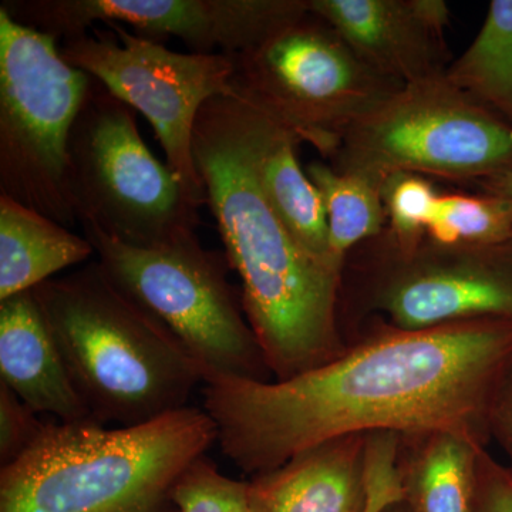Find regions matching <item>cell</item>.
Masks as SVG:
<instances>
[{"mask_svg":"<svg viewBox=\"0 0 512 512\" xmlns=\"http://www.w3.org/2000/svg\"><path fill=\"white\" fill-rule=\"evenodd\" d=\"M215 443L192 406L136 426L46 423L0 470V512H178L175 487Z\"/></svg>","mask_w":512,"mask_h":512,"instance_id":"obj_3","label":"cell"},{"mask_svg":"<svg viewBox=\"0 0 512 512\" xmlns=\"http://www.w3.org/2000/svg\"><path fill=\"white\" fill-rule=\"evenodd\" d=\"M269 123L238 96L214 97L198 114L192 153L249 326L272 375L285 380L345 352L342 275L299 247L266 197L259 164Z\"/></svg>","mask_w":512,"mask_h":512,"instance_id":"obj_2","label":"cell"},{"mask_svg":"<svg viewBox=\"0 0 512 512\" xmlns=\"http://www.w3.org/2000/svg\"><path fill=\"white\" fill-rule=\"evenodd\" d=\"M402 434L384 431L369 434L366 439L365 512H382L387 505L403 500Z\"/></svg>","mask_w":512,"mask_h":512,"instance_id":"obj_24","label":"cell"},{"mask_svg":"<svg viewBox=\"0 0 512 512\" xmlns=\"http://www.w3.org/2000/svg\"><path fill=\"white\" fill-rule=\"evenodd\" d=\"M481 191L485 194L495 195V197L504 198V200L512 202V170L498 177L485 180L478 184Z\"/></svg>","mask_w":512,"mask_h":512,"instance_id":"obj_28","label":"cell"},{"mask_svg":"<svg viewBox=\"0 0 512 512\" xmlns=\"http://www.w3.org/2000/svg\"><path fill=\"white\" fill-rule=\"evenodd\" d=\"M487 431L490 440H494L508 458L512 473V366L491 400Z\"/></svg>","mask_w":512,"mask_h":512,"instance_id":"obj_27","label":"cell"},{"mask_svg":"<svg viewBox=\"0 0 512 512\" xmlns=\"http://www.w3.org/2000/svg\"><path fill=\"white\" fill-rule=\"evenodd\" d=\"M0 383L37 414L60 423L93 420L33 289L0 301Z\"/></svg>","mask_w":512,"mask_h":512,"instance_id":"obj_14","label":"cell"},{"mask_svg":"<svg viewBox=\"0 0 512 512\" xmlns=\"http://www.w3.org/2000/svg\"><path fill=\"white\" fill-rule=\"evenodd\" d=\"M301 140L271 119L262 150V187L272 208L299 247L342 275L329 249V224L322 194L298 161Z\"/></svg>","mask_w":512,"mask_h":512,"instance_id":"obj_18","label":"cell"},{"mask_svg":"<svg viewBox=\"0 0 512 512\" xmlns=\"http://www.w3.org/2000/svg\"><path fill=\"white\" fill-rule=\"evenodd\" d=\"M511 366V320L421 330L386 323L289 379L204 380L202 409L224 456L255 477L319 444L384 431H463L487 444L491 400Z\"/></svg>","mask_w":512,"mask_h":512,"instance_id":"obj_1","label":"cell"},{"mask_svg":"<svg viewBox=\"0 0 512 512\" xmlns=\"http://www.w3.org/2000/svg\"><path fill=\"white\" fill-rule=\"evenodd\" d=\"M426 237L440 244L483 245L512 238V202L495 195H437Z\"/></svg>","mask_w":512,"mask_h":512,"instance_id":"obj_21","label":"cell"},{"mask_svg":"<svg viewBox=\"0 0 512 512\" xmlns=\"http://www.w3.org/2000/svg\"><path fill=\"white\" fill-rule=\"evenodd\" d=\"M92 82L63 59L56 37L0 8V195L67 228L80 225L70 133Z\"/></svg>","mask_w":512,"mask_h":512,"instance_id":"obj_6","label":"cell"},{"mask_svg":"<svg viewBox=\"0 0 512 512\" xmlns=\"http://www.w3.org/2000/svg\"><path fill=\"white\" fill-rule=\"evenodd\" d=\"M353 52L393 82L412 84L443 76L450 66L443 0H308Z\"/></svg>","mask_w":512,"mask_h":512,"instance_id":"obj_13","label":"cell"},{"mask_svg":"<svg viewBox=\"0 0 512 512\" xmlns=\"http://www.w3.org/2000/svg\"><path fill=\"white\" fill-rule=\"evenodd\" d=\"M10 18L56 37L117 23L160 42L177 37L200 55H241L308 15V0H3Z\"/></svg>","mask_w":512,"mask_h":512,"instance_id":"obj_12","label":"cell"},{"mask_svg":"<svg viewBox=\"0 0 512 512\" xmlns=\"http://www.w3.org/2000/svg\"><path fill=\"white\" fill-rule=\"evenodd\" d=\"M367 436L319 444L252 477L248 490L254 511L365 512Z\"/></svg>","mask_w":512,"mask_h":512,"instance_id":"obj_15","label":"cell"},{"mask_svg":"<svg viewBox=\"0 0 512 512\" xmlns=\"http://www.w3.org/2000/svg\"><path fill=\"white\" fill-rule=\"evenodd\" d=\"M382 512H414L412 507L406 503V500L396 501V503L387 505Z\"/></svg>","mask_w":512,"mask_h":512,"instance_id":"obj_29","label":"cell"},{"mask_svg":"<svg viewBox=\"0 0 512 512\" xmlns=\"http://www.w3.org/2000/svg\"><path fill=\"white\" fill-rule=\"evenodd\" d=\"M444 77L512 124V0H493L483 26Z\"/></svg>","mask_w":512,"mask_h":512,"instance_id":"obj_19","label":"cell"},{"mask_svg":"<svg viewBox=\"0 0 512 512\" xmlns=\"http://www.w3.org/2000/svg\"><path fill=\"white\" fill-rule=\"evenodd\" d=\"M412 453L400 457L404 500L414 512H473L477 463L487 444L463 431L404 437Z\"/></svg>","mask_w":512,"mask_h":512,"instance_id":"obj_17","label":"cell"},{"mask_svg":"<svg viewBox=\"0 0 512 512\" xmlns=\"http://www.w3.org/2000/svg\"><path fill=\"white\" fill-rule=\"evenodd\" d=\"M45 424L12 390L0 383V466L18 460Z\"/></svg>","mask_w":512,"mask_h":512,"instance_id":"obj_25","label":"cell"},{"mask_svg":"<svg viewBox=\"0 0 512 512\" xmlns=\"http://www.w3.org/2000/svg\"><path fill=\"white\" fill-rule=\"evenodd\" d=\"M339 173L477 185L512 170V124L434 77L400 87L357 121L329 158Z\"/></svg>","mask_w":512,"mask_h":512,"instance_id":"obj_7","label":"cell"},{"mask_svg":"<svg viewBox=\"0 0 512 512\" xmlns=\"http://www.w3.org/2000/svg\"><path fill=\"white\" fill-rule=\"evenodd\" d=\"M473 512H512L511 470L485 448L478 457Z\"/></svg>","mask_w":512,"mask_h":512,"instance_id":"obj_26","label":"cell"},{"mask_svg":"<svg viewBox=\"0 0 512 512\" xmlns=\"http://www.w3.org/2000/svg\"><path fill=\"white\" fill-rule=\"evenodd\" d=\"M306 174L322 194L328 214L330 255L343 272L350 252L387 227L383 184L367 175L339 173L322 161H312Z\"/></svg>","mask_w":512,"mask_h":512,"instance_id":"obj_20","label":"cell"},{"mask_svg":"<svg viewBox=\"0 0 512 512\" xmlns=\"http://www.w3.org/2000/svg\"><path fill=\"white\" fill-rule=\"evenodd\" d=\"M59 52L67 63L143 113L163 147L165 164L198 207L207 205L192 153L194 128L207 101L234 94V55L174 52L117 23L67 37L59 42Z\"/></svg>","mask_w":512,"mask_h":512,"instance_id":"obj_11","label":"cell"},{"mask_svg":"<svg viewBox=\"0 0 512 512\" xmlns=\"http://www.w3.org/2000/svg\"><path fill=\"white\" fill-rule=\"evenodd\" d=\"M69 161L80 225L92 222L138 248L197 235L200 207L144 143L136 110L94 77L70 133Z\"/></svg>","mask_w":512,"mask_h":512,"instance_id":"obj_8","label":"cell"},{"mask_svg":"<svg viewBox=\"0 0 512 512\" xmlns=\"http://www.w3.org/2000/svg\"><path fill=\"white\" fill-rule=\"evenodd\" d=\"M33 292L94 421L136 426L190 406L200 367L99 262Z\"/></svg>","mask_w":512,"mask_h":512,"instance_id":"obj_4","label":"cell"},{"mask_svg":"<svg viewBox=\"0 0 512 512\" xmlns=\"http://www.w3.org/2000/svg\"><path fill=\"white\" fill-rule=\"evenodd\" d=\"M93 255L84 235L0 195V301L32 291Z\"/></svg>","mask_w":512,"mask_h":512,"instance_id":"obj_16","label":"cell"},{"mask_svg":"<svg viewBox=\"0 0 512 512\" xmlns=\"http://www.w3.org/2000/svg\"><path fill=\"white\" fill-rule=\"evenodd\" d=\"M379 313L403 330L477 319L512 322V238L494 244H440L424 237L399 247L386 228L346 258L339 306Z\"/></svg>","mask_w":512,"mask_h":512,"instance_id":"obj_9","label":"cell"},{"mask_svg":"<svg viewBox=\"0 0 512 512\" xmlns=\"http://www.w3.org/2000/svg\"><path fill=\"white\" fill-rule=\"evenodd\" d=\"M387 214L386 232L394 244L407 248L426 237L439 191L430 178L413 173L389 175L382 188Z\"/></svg>","mask_w":512,"mask_h":512,"instance_id":"obj_22","label":"cell"},{"mask_svg":"<svg viewBox=\"0 0 512 512\" xmlns=\"http://www.w3.org/2000/svg\"><path fill=\"white\" fill-rule=\"evenodd\" d=\"M80 227L111 281L174 336L204 380H269L241 292L229 284L228 262L202 247L197 235L167 247L138 248L92 222Z\"/></svg>","mask_w":512,"mask_h":512,"instance_id":"obj_5","label":"cell"},{"mask_svg":"<svg viewBox=\"0 0 512 512\" xmlns=\"http://www.w3.org/2000/svg\"><path fill=\"white\" fill-rule=\"evenodd\" d=\"M173 500L178 512H255L248 481L225 476L207 456L181 478Z\"/></svg>","mask_w":512,"mask_h":512,"instance_id":"obj_23","label":"cell"},{"mask_svg":"<svg viewBox=\"0 0 512 512\" xmlns=\"http://www.w3.org/2000/svg\"><path fill=\"white\" fill-rule=\"evenodd\" d=\"M232 96L248 101L326 160L357 121L403 84L363 62L309 12L264 45L234 55Z\"/></svg>","mask_w":512,"mask_h":512,"instance_id":"obj_10","label":"cell"}]
</instances>
